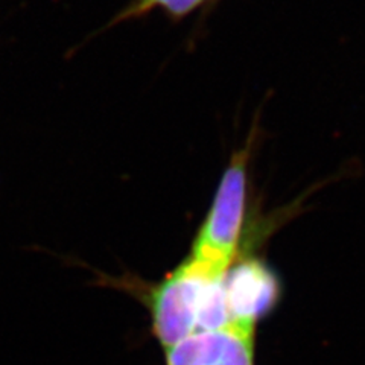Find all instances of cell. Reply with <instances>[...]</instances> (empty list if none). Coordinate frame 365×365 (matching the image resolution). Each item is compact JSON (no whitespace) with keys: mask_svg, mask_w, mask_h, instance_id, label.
<instances>
[{"mask_svg":"<svg viewBox=\"0 0 365 365\" xmlns=\"http://www.w3.org/2000/svg\"><path fill=\"white\" fill-rule=\"evenodd\" d=\"M227 272L187 256L150 297L153 329L166 350L200 332L228 323Z\"/></svg>","mask_w":365,"mask_h":365,"instance_id":"6da1fadb","label":"cell"},{"mask_svg":"<svg viewBox=\"0 0 365 365\" xmlns=\"http://www.w3.org/2000/svg\"><path fill=\"white\" fill-rule=\"evenodd\" d=\"M255 327L227 323L177 342L166 365H255Z\"/></svg>","mask_w":365,"mask_h":365,"instance_id":"3957f363","label":"cell"},{"mask_svg":"<svg viewBox=\"0 0 365 365\" xmlns=\"http://www.w3.org/2000/svg\"><path fill=\"white\" fill-rule=\"evenodd\" d=\"M247 162L248 150H242L233 157L189 255L224 272L233 267L241 239L247 193Z\"/></svg>","mask_w":365,"mask_h":365,"instance_id":"7a4b0ae2","label":"cell"},{"mask_svg":"<svg viewBox=\"0 0 365 365\" xmlns=\"http://www.w3.org/2000/svg\"><path fill=\"white\" fill-rule=\"evenodd\" d=\"M280 297L274 272L260 260L250 259L232 267L225 277V306L228 323L255 327Z\"/></svg>","mask_w":365,"mask_h":365,"instance_id":"277c9868","label":"cell"},{"mask_svg":"<svg viewBox=\"0 0 365 365\" xmlns=\"http://www.w3.org/2000/svg\"><path fill=\"white\" fill-rule=\"evenodd\" d=\"M205 2H209V0H133L120 11L114 21L137 19L153 13L155 9L163 11L169 17L182 19L202 6Z\"/></svg>","mask_w":365,"mask_h":365,"instance_id":"5b68a950","label":"cell"}]
</instances>
